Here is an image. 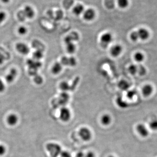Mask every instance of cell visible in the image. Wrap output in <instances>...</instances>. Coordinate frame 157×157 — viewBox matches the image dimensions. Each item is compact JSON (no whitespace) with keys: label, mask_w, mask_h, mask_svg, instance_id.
<instances>
[{"label":"cell","mask_w":157,"mask_h":157,"mask_svg":"<svg viewBox=\"0 0 157 157\" xmlns=\"http://www.w3.org/2000/svg\"><path fill=\"white\" fill-rule=\"evenodd\" d=\"M46 148L51 157H58L62 152L61 146L57 143H49L47 144Z\"/></svg>","instance_id":"6da1fadb"},{"label":"cell","mask_w":157,"mask_h":157,"mask_svg":"<svg viewBox=\"0 0 157 157\" xmlns=\"http://www.w3.org/2000/svg\"><path fill=\"white\" fill-rule=\"evenodd\" d=\"M113 37L111 33L106 32L103 33L100 37V43L101 46L103 48H106L111 44Z\"/></svg>","instance_id":"7a4b0ae2"},{"label":"cell","mask_w":157,"mask_h":157,"mask_svg":"<svg viewBox=\"0 0 157 157\" xmlns=\"http://www.w3.org/2000/svg\"><path fill=\"white\" fill-rule=\"evenodd\" d=\"M78 134L84 141H88L92 138V133L91 131L86 127L82 128L78 131Z\"/></svg>","instance_id":"3957f363"},{"label":"cell","mask_w":157,"mask_h":157,"mask_svg":"<svg viewBox=\"0 0 157 157\" xmlns=\"http://www.w3.org/2000/svg\"><path fill=\"white\" fill-rule=\"evenodd\" d=\"M15 48L17 52L23 55H28L30 51L29 46L24 42L17 43L15 46Z\"/></svg>","instance_id":"277c9868"},{"label":"cell","mask_w":157,"mask_h":157,"mask_svg":"<svg viewBox=\"0 0 157 157\" xmlns=\"http://www.w3.org/2000/svg\"><path fill=\"white\" fill-rule=\"evenodd\" d=\"M71 113L69 109L66 107H63L60 109L59 112V118L62 121L67 122L70 120Z\"/></svg>","instance_id":"5b68a950"},{"label":"cell","mask_w":157,"mask_h":157,"mask_svg":"<svg viewBox=\"0 0 157 157\" xmlns=\"http://www.w3.org/2000/svg\"><path fill=\"white\" fill-rule=\"evenodd\" d=\"M83 14L84 19L88 21H92L94 19L96 16L95 11L92 8L85 10Z\"/></svg>","instance_id":"8992f818"},{"label":"cell","mask_w":157,"mask_h":157,"mask_svg":"<svg viewBox=\"0 0 157 157\" xmlns=\"http://www.w3.org/2000/svg\"><path fill=\"white\" fill-rule=\"evenodd\" d=\"M18 75V71L15 68H11L5 76V80L9 83H12L15 80Z\"/></svg>","instance_id":"52a82bcc"},{"label":"cell","mask_w":157,"mask_h":157,"mask_svg":"<svg viewBox=\"0 0 157 157\" xmlns=\"http://www.w3.org/2000/svg\"><path fill=\"white\" fill-rule=\"evenodd\" d=\"M122 47L119 44H116L110 49V54L113 57H118L122 52Z\"/></svg>","instance_id":"ba28073f"},{"label":"cell","mask_w":157,"mask_h":157,"mask_svg":"<svg viewBox=\"0 0 157 157\" xmlns=\"http://www.w3.org/2000/svg\"><path fill=\"white\" fill-rule=\"evenodd\" d=\"M26 19H32L35 15V11L30 5H26L23 9Z\"/></svg>","instance_id":"9c48e42d"},{"label":"cell","mask_w":157,"mask_h":157,"mask_svg":"<svg viewBox=\"0 0 157 157\" xmlns=\"http://www.w3.org/2000/svg\"><path fill=\"white\" fill-rule=\"evenodd\" d=\"M136 128L139 134L142 137H147L149 134L148 130L144 124L139 123L137 125Z\"/></svg>","instance_id":"30bf717a"},{"label":"cell","mask_w":157,"mask_h":157,"mask_svg":"<svg viewBox=\"0 0 157 157\" xmlns=\"http://www.w3.org/2000/svg\"><path fill=\"white\" fill-rule=\"evenodd\" d=\"M63 70V65L59 62H56L51 68V72L53 74L58 75L61 73Z\"/></svg>","instance_id":"8fae6325"},{"label":"cell","mask_w":157,"mask_h":157,"mask_svg":"<svg viewBox=\"0 0 157 157\" xmlns=\"http://www.w3.org/2000/svg\"><path fill=\"white\" fill-rule=\"evenodd\" d=\"M84 11V7L83 5L81 4H78L73 8L72 11L74 15L79 16L81 14H83Z\"/></svg>","instance_id":"7c38bea8"},{"label":"cell","mask_w":157,"mask_h":157,"mask_svg":"<svg viewBox=\"0 0 157 157\" xmlns=\"http://www.w3.org/2000/svg\"><path fill=\"white\" fill-rule=\"evenodd\" d=\"M137 32H138L140 39L144 40L148 39V38L149 36V33L148 31L145 29H140L137 31Z\"/></svg>","instance_id":"4fadbf2b"},{"label":"cell","mask_w":157,"mask_h":157,"mask_svg":"<svg viewBox=\"0 0 157 157\" xmlns=\"http://www.w3.org/2000/svg\"><path fill=\"white\" fill-rule=\"evenodd\" d=\"M118 88L123 91H127L130 87V84L128 81L125 80H121L118 83Z\"/></svg>","instance_id":"5bb4252c"},{"label":"cell","mask_w":157,"mask_h":157,"mask_svg":"<svg viewBox=\"0 0 157 157\" xmlns=\"http://www.w3.org/2000/svg\"><path fill=\"white\" fill-rule=\"evenodd\" d=\"M153 92V88L150 85H146L142 88V92L143 95L145 96H148L151 95Z\"/></svg>","instance_id":"9a60e30c"},{"label":"cell","mask_w":157,"mask_h":157,"mask_svg":"<svg viewBox=\"0 0 157 157\" xmlns=\"http://www.w3.org/2000/svg\"><path fill=\"white\" fill-rule=\"evenodd\" d=\"M111 118L109 114H104L101 118V122L103 125L105 126L109 125L111 122Z\"/></svg>","instance_id":"2e32d148"},{"label":"cell","mask_w":157,"mask_h":157,"mask_svg":"<svg viewBox=\"0 0 157 157\" xmlns=\"http://www.w3.org/2000/svg\"><path fill=\"white\" fill-rule=\"evenodd\" d=\"M18 121V118L15 114H11L7 118V122L9 125L13 126L15 125Z\"/></svg>","instance_id":"e0dca14e"},{"label":"cell","mask_w":157,"mask_h":157,"mask_svg":"<svg viewBox=\"0 0 157 157\" xmlns=\"http://www.w3.org/2000/svg\"><path fill=\"white\" fill-rule=\"evenodd\" d=\"M66 49L67 52L69 54H74L76 50V46L74 42L67 43Z\"/></svg>","instance_id":"ac0fdd59"},{"label":"cell","mask_w":157,"mask_h":157,"mask_svg":"<svg viewBox=\"0 0 157 157\" xmlns=\"http://www.w3.org/2000/svg\"><path fill=\"white\" fill-rule=\"evenodd\" d=\"M69 99V96L68 94L66 93V92H64L63 93L60 95L59 101L61 104H64L68 102Z\"/></svg>","instance_id":"d6986e66"},{"label":"cell","mask_w":157,"mask_h":157,"mask_svg":"<svg viewBox=\"0 0 157 157\" xmlns=\"http://www.w3.org/2000/svg\"><path fill=\"white\" fill-rule=\"evenodd\" d=\"M59 88L64 92H66L68 91L70 89V86L67 82L63 81L61 82L59 84Z\"/></svg>","instance_id":"ffe728a7"},{"label":"cell","mask_w":157,"mask_h":157,"mask_svg":"<svg viewBox=\"0 0 157 157\" xmlns=\"http://www.w3.org/2000/svg\"><path fill=\"white\" fill-rule=\"evenodd\" d=\"M43 53L42 51L40 50H37L33 53V57L34 59L36 60H40L43 57Z\"/></svg>","instance_id":"44dd1931"},{"label":"cell","mask_w":157,"mask_h":157,"mask_svg":"<svg viewBox=\"0 0 157 157\" xmlns=\"http://www.w3.org/2000/svg\"><path fill=\"white\" fill-rule=\"evenodd\" d=\"M128 70L131 75H134L138 73V66L135 65H131L129 66Z\"/></svg>","instance_id":"7402d4cb"},{"label":"cell","mask_w":157,"mask_h":157,"mask_svg":"<svg viewBox=\"0 0 157 157\" xmlns=\"http://www.w3.org/2000/svg\"><path fill=\"white\" fill-rule=\"evenodd\" d=\"M134 57L135 60L138 62H142L144 59V55L140 52H138L135 53Z\"/></svg>","instance_id":"603a6c76"},{"label":"cell","mask_w":157,"mask_h":157,"mask_svg":"<svg viewBox=\"0 0 157 157\" xmlns=\"http://www.w3.org/2000/svg\"><path fill=\"white\" fill-rule=\"evenodd\" d=\"M117 103L118 105L121 108H126L128 106L127 102L123 101L121 97H118L117 99Z\"/></svg>","instance_id":"cb8c5ba5"},{"label":"cell","mask_w":157,"mask_h":157,"mask_svg":"<svg viewBox=\"0 0 157 157\" xmlns=\"http://www.w3.org/2000/svg\"><path fill=\"white\" fill-rule=\"evenodd\" d=\"M17 18L20 21H23L26 19V18L24 13L23 10H20L17 13Z\"/></svg>","instance_id":"d4e9b609"},{"label":"cell","mask_w":157,"mask_h":157,"mask_svg":"<svg viewBox=\"0 0 157 157\" xmlns=\"http://www.w3.org/2000/svg\"><path fill=\"white\" fill-rule=\"evenodd\" d=\"M117 2L118 6L122 9L126 8L128 4V0H118Z\"/></svg>","instance_id":"484cf974"},{"label":"cell","mask_w":157,"mask_h":157,"mask_svg":"<svg viewBox=\"0 0 157 157\" xmlns=\"http://www.w3.org/2000/svg\"><path fill=\"white\" fill-rule=\"evenodd\" d=\"M18 32L20 35L24 36L28 32V29L25 26H20L18 28Z\"/></svg>","instance_id":"4316f807"},{"label":"cell","mask_w":157,"mask_h":157,"mask_svg":"<svg viewBox=\"0 0 157 157\" xmlns=\"http://www.w3.org/2000/svg\"><path fill=\"white\" fill-rule=\"evenodd\" d=\"M149 127L152 130L157 131V119H154L151 121Z\"/></svg>","instance_id":"83f0119b"},{"label":"cell","mask_w":157,"mask_h":157,"mask_svg":"<svg viewBox=\"0 0 157 157\" xmlns=\"http://www.w3.org/2000/svg\"><path fill=\"white\" fill-rule=\"evenodd\" d=\"M138 73L140 76H144L146 73V69L144 66L140 65L138 66Z\"/></svg>","instance_id":"f1b7e54d"},{"label":"cell","mask_w":157,"mask_h":157,"mask_svg":"<svg viewBox=\"0 0 157 157\" xmlns=\"http://www.w3.org/2000/svg\"><path fill=\"white\" fill-rule=\"evenodd\" d=\"M76 64H77V61L74 57H68V66L73 67L76 66Z\"/></svg>","instance_id":"f546056e"},{"label":"cell","mask_w":157,"mask_h":157,"mask_svg":"<svg viewBox=\"0 0 157 157\" xmlns=\"http://www.w3.org/2000/svg\"><path fill=\"white\" fill-rule=\"evenodd\" d=\"M136 93H137V92L135 91H133V90L128 91L127 93V96L129 99H132L136 95Z\"/></svg>","instance_id":"4dcf8cb0"},{"label":"cell","mask_w":157,"mask_h":157,"mask_svg":"<svg viewBox=\"0 0 157 157\" xmlns=\"http://www.w3.org/2000/svg\"><path fill=\"white\" fill-rule=\"evenodd\" d=\"M130 37L131 39L133 41H136L139 39L137 31L132 32L130 35Z\"/></svg>","instance_id":"1f68e13d"},{"label":"cell","mask_w":157,"mask_h":157,"mask_svg":"<svg viewBox=\"0 0 157 157\" xmlns=\"http://www.w3.org/2000/svg\"><path fill=\"white\" fill-rule=\"evenodd\" d=\"M6 16L7 15L4 11H0V24H1L5 21L6 19Z\"/></svg>","instance_id":"d6a6232c"},{"label":"cell","mask_w":157,"mask_h":157,"mask_svg":"<svg viewBox=\"0 0 157 157\" xmlns=\"http://www.w3.org/2000/svg\"><path fill=\"white\" fill-rule=\"evenodd\" d=\"M34 80V82H35V83H36L37 84H41V83H42L43 79H42L41 76H40L39 75H38L35 76Z\"/></svg>","instance_id":"836d02e7"},{"label":"cell","mask_w":157,"mask_h":157,"mask_svg":"<svg viewBox=\"0 0 157 157\" xmlns=\"http://www.w3.org/2000/svg\"><path fill=\"white\" fill-rule=\"evenodd\" d=\"M5 89V85L4 82L0 79V93H3Z\"/></svg>","instance_id":"e575fe53"},{"label":"cell","mask_w":157,"mask_h":157,"mask_svg":"<svg viewBox=\"0 0 157 157\" xmlns=\"http://www.w3.org/2000/svg\"><path fill=\"white\" fill-rule=\"evenodd\" d=\"M60 156L61 157H73L71 154L67 151H62Z\"/></svg>","instance_id":"d590c367"},{"label":"cell","mask_w":157,"mask_h":157,"mask_svg":"<svg viewBox=\"0 0 157 157\" xmlns=\"http://www.w3.org/2000/svg\"><path fill=\"white\" fill-rule=\"evenodd\" d=\"M6 151V148L3 145H0V156L4 155Z\"/></svg>","instance_id":"8d00e7d4"},{"label":"cell","mask_w":157,"mask_h":157,"mask_svg":"<svg viewBox=\"0 0 157 157\" xmlns=\"http://www.w3.org/2000/svg\"><path fill=\"white\" fill-rule=\"evenodd\" d=\"M84 157H96V156L95 154L92 151H89L85 155Z\"/></svg>","instance_id":"74e56055"},{"label":"cell","mask_w":157,"mask_h":157,"mask_svg":"<svg viewBox=\"0 0 157 157\" xmlns=\"http://www.w3.org/2000/svg\"><path fill=\"white\" fill-rule=\"evenodd\" d=\"M4 60H5V58H4V56L0 53V65L4 63Z\"/></svg>","instance_id":"f35d334b"},{"label":"cell","mask_w":157,"mask_h":157,"mask_svg":"<svg viewBox=\"0 0 157 157\" xmlns=\"http://www.w3.org/2000/svg\"><path fill=\"white\" fill-rule=\"evenodd\" d=\"M85 155L83 152L80 151V152H78L76 154V156L75 157H84Z\"/></svg>","instance_id":"ab89813d"},{"label":"cell","mask_w":157,"mask_h":157,"mask_svg":"<svg viewBox=\"0 0 157 157\" xmlns=\"http://www.w3.org/2000/svg\"><path fill=\"white\" fill-rule=\"evenodd\" d=\"M10 1V0H1L2 2L4 3L7 4Z\"/></svg>","instance_id":"60d3db41"},{"label":"cell","mask_w":157,"mask_h":157,"mask_svg":"<svg viewBox=\"0 0 157 157\" xmlns=\"http://www.w3.org/2000/svg\"><path fill=\"white\" fill-rule=\"evenodd\" d=\"M108 157H115L113 156H108Z\"/></svg>","instance_id":"b9f144b4"}]
</instances>
